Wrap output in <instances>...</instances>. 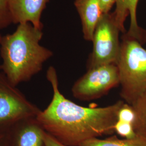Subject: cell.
<instances>
[{
	"instance_id": "52a82bcc",
	"label": "cell",
	"mask_w": 146,
	"mask_h": 146,
	"mask_svg": "<svg viewBox=\"0 0 146 146\" xmlns=\"http://www.w3.org/2000/svg\"><path fill=\"white\" fill-rule=\"evenodd\" d=\"M44 131L36 117L20 120L7 133V146H44Z\"/></svg>"
},
{
	"instance_id": "ac0fdd59",
	"label": "cell",
	"mask_w": 146,
	"mask_h": 146,
	"mask_svg": "<svg viewBox=\"0 0 146 146\" xmlns=\"http://www.w3.org/2000/svg\"><path fill=\"white\" fill-rule=\"evenodd\" d=\"M7 146V133L5 134H0V146Z\"/></svg>"
},
{
	"instance_id": "4fadbf2b",
	"label": "cell",
	"mask_w": 146,
	"mask_h": 146,
	"mask_svg": "<svg viewBox=\"0 0 146 146\" xmlns=\"http://www.w3.org/2000/svg\"><path fill=\"white\" fill-rule=\"evenodd\" d=\"M114 131L123 139H133L137 135L132 123L119 120L115 123Z\"/></svg>"
},
{
	"instance_id": "3957f363",
	"label": "cell",
	"mask_w": 146,
	"mask_h": 146,
	"mask_svg": "<svg viewBox=\"0 0 146 146\" xmlns=\"http://www.w3.org/2000/svg\"><path fill=\"white\" fill-rule=\"evenodd\" d=\"M119 74L120 96L132 105L146 91V49L135 39L124 37L116 63Z\"/></svg>"
},
{
	"instance_id": "30bf717a",
	"label": "cell",
	"mask_w": 146,
	"mask_h": 146,
	"mask_svg": "<svg viewBox=\"0 0 146 146\" xmlns=\"http://www.w3.org/2000/svg\"><path fill=\"white\" fill-rule=\"evenodd\" d=\"M74 5L81 17L84 38L92 41L95 28L104 14L100 1L75 0Z\"/></svg>"
},
{
	"instance_id": "5b68a950",
	"label": "cell",
	"mask_w": 146,
	"mask_h": 146,
	"mask_svg": "<svg viewBox=\"0 0 146 146\" xmlns=\"http://www.w3.org/2000/svg\"><path fill=\"white\" fill-rule=\"evenodd\" d=\"M120 31L112 14H104L94 31L92 40L93 50L88 69L116 63L120 52Z\"/></svg>"
},
{
	"instance_id": "d6986e66",
	"label": "cell",
	"mask_w": 146,
	"mask_h": 146,
	"mask_svg": "<svg viewBox=\"0 0 146 146\" xmlns=\"http://www.w3.org/2000/svg\"><path fill=\"white\" fill-rule=\"evenodd\" d=\"M2 36H1V34H0V41H1V40Z\"/></svg>"
},
{
	"instance_id": "9a60e30c",
	"label": "cell",
	"mask_w": 146,
	"mask_h": 146,
	"mask_svg": "<svg viewBox=\"0 0 146 146\" xmlns=\"http://www.w3.org/2000/svg\"><path fill=\"white\" fill-rule=\"evenodd\" d=\"M135 120V114L131 105L125 103L121 107L117 114V120L132 123Z\"/></svg>"
},
{
	"instance_id": "2e32d148",
	"label": "cell",
	"mask_w": 146,
	"mask_h": 146,
	"mask_svg": "<svg viewBox=\"0 0 146 146\" xmlns=\"http://www.w3.org/2000/svg\"><path fill=\"white\" fill-rule=\"evenodd\" d=\"M43 140L44 146H66L57 141L45 131L43 133Z\"/></svg>"
},
{
	"instance_id": "277c9868",
	"label": "cell",
	"mask_w": 146,
	"mask_h": 146,
	"mask_svg": "<svg viewBox=\"0 0 146 146\" xmlns=\"http://www.w3.org/2000/svg\"><path fill=\"white\" fill-rule=\"evenodd\" d=\"M41 111L0 72V134H6L20 120L36 117Z\"/></svg>"
},
{
	"instance_id": "7a4b0ae2",
	"label": "cell",
	"mask_w": 146,
	"mask_h": 146,
	"mask_svg": "<svg viewBox=\"0 0 146 146\" xmlns=\"http://www.w3.org/2000/svg\"><path fill=\"white\" fill-rule=\"evenodd\" d=\"M43 33L31 23H21L13 33L2 36L0 69L16 86L40 72L53 52L40 43Z\"/></svg>"
},
{
	"instance_id": "8992f818",
	"label": "cell",
	"mask_w": 146,
	"mask_h": 146,
	"mask_svg": "<svg viewBox=\"0 0 146 146\" xmlns=\"http://www.w3.org/2000/svg\"><path fill=\"white\" fill-rule=\"evenodd\" d=\"M119 85L117 67L116 64H109L88 69L74 83L72 92L76 99L88 101L103 96Z\"/></svg>"
},
{
	"instance_id": "8fae6325",
	"label": "cell",
	"mask_w": 146,
	"mask_h": 146,
	"mask_svg": "<svg viewBox=\"0 0 146 146\" xmlns=\"http://www.w3.org/2000/svg\"><path fill=\"white\" fill-rule=\"evenodd\" d=\"M80 146H146V138L139 135L133 139H119L116 136L105 139L96 137L84 141Z\"/></svg>"
},
{
	"instance_id": "e0dca14e",
	"label": "cell",
	"mask_w": 146,
	"mask_h": 146,
	"mask_svg": "<svg viewBox=\"0 0 146 146\" xmlns=\"http://www.w3.org/2000/svg\"><path fill=\"white\" fill-rule=\"evenodd\" d=\"M104 14L109 13L112 6L115 3V0H99Z\"/></svg>"
},
{
	"instance_id": "7c38bea8",
	"label": "cell",
	"mask_w": 146,
	"mask_h": 146,
	"mask_svg": "<svg viewBox=\"0 0 146 146\" xmlns=\"http://www.w3.org/2000/svg\"><path fill=\"white\" fill-rule=\"evenodd\" d=\"M135 114L133 124L137 135L146 138V91L131 105Z\"/></svg>"
},
{
	"instance_id": "5bb4252c",
	"label": "cell",
	"mask_w": 146,
	"mask_h": 146,
	"mask_svg": "<svg viewBox=\"0 0 146 146\" xmlns=\"http://www.w3.org/2000/svg\"><path fill=\"white\" fill-rule=\"evenodd\" d=\"M13 23L8 0H0V31Z\"/></svg>"
},
{
	"instance_id": "ba28073f",
	"label": "cell",
	"mask_w": 146,
	"mask_h": 146,
	"mask_svg": "<svg viewBox=\"0 0 146 146\" xmlns=\"http://www.w3.org/2000/svg\"><path fill=\"white\" fill-rule=\"evenodd\" d=\"M49 0H8L14 24L31 23L42 30V14Z\"/></svg>"
},
{
	"instance_id": "9c48e42d",
	"label": "cell",
	"mask_w": 146,
	"mask_h": 146,
	"mask_svg": "<svg viewBox=\"0 0 146 146\" xmlns=\"http://www.w3.org/2000/svg\"><path fill=\"white\" fill-rule=\"evenodd\" d=\"M139 0H115L116 8L112 14L115 23L120 31L124 32V22L130 15L131 24L129 31L125 35L135 39L142 45L146 42V31L139 26L136 19V9Z\"/></svg>"
},
{
	"instance_id": "6da1fadb",
	"label": "cell",
	"mask_w": 146,
	"mask_h": 146,
	"mask_svg": "<svg viewBox=\"0 0 146 146\" xmlns=\"http://www.w3.org/2000/svg\"><path fill=\"white\" fill-rule=\"evenodd\" d=\"M46 76L52 85V99L36 119L48 134L66 146H80L89 139L115 133L118 112L125 104L123 100L104 107L81 106L60 92L55 68L49 67Z\"/></svg>"
}]
</instances>
